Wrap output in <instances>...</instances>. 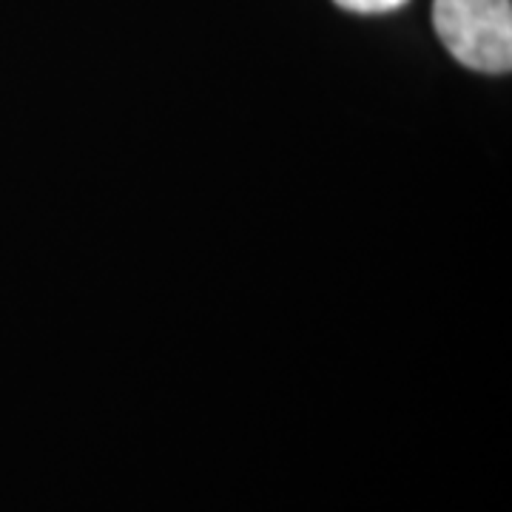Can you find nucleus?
Listing matches in <instances>:
<instances>
[{
    "mask_svg": "<svg viewBox=\"0 0 512 512\" xmlns=\"http://www.w3.org/2000/svg\"><path fill=\"white\" fill-rule=\"evenodd\" d=\"M433 26L461 66L484 74L512 69L510 0H433Z\"/></svg>",
    "mask_w": 512,
    "mask_h": 512,
    "instance_id": "1",
    "label": "nucleus"
},
{
    "mask_svg": "<svg viewBox=\"0 0 512 512\" xmlns=\"http://www.w3.org/2000/svg\"><path fill=\"white\" fill-rule=\"evenodd\" d=\"M339 9H348L356 15H384V12H396L402 9L407 0H333Z\"/></svg>",
    "mask_w": 512,
    "mask_h": 512,
    "instance_id": "2",
    "label": "nucleus"
}]
</instances>
